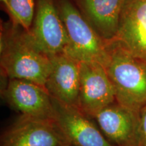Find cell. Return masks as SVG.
Segmentation results:
<instances>
[{
  "mask_svg": "<svg viewBox=\"0 0 146 146\" xmlns=\"http://www.w3.org/2000/svg\"><path fill=\"white\" fill-rule=\"evenodd\" d=\"M0 66L1 76L25 80L45 87L52 64L49 56L29 41L26 31L10 21L1 25Z\"/></svg>",
  "mask_w": 146,
  "mask_h": 146,
  "instance_id": "obj_1",
  "label": "cell"
},
{
  "mask_svg": "<svg viewBox=\"0 0 146 146\" xmlns=\"http://www.w3.org/2000/svg\"><path fill=\"white\" fill-rule=\"evenodd\" d=\"M104 65L114 86L118 103L139 112L146 105V60L133 56L117 41L107 42Z\"/></svg>",
  "mask_w": 146,
  "mask_h": 146,
  "instance_id": "obj_2",
  "label": "cell"
},
{
  "mask_svg": "<svg viewBox=\"0 0 146 146\" xmlns=\"http://www.w3.org/2000/svg\"><path fill=\"white\" fill-rule=\"evenodd\" d=\"M55 1L68 38L64 54L78 62H96L104 65L108 58L107 42L96 33L72 0Z\"/></svg>",
  "mask_w": 146,
  "mask_h": 146,
  "instance_id": "obj_3",
  "label": "cell"
},
{
  "mask_svg": "<svg viewBox=\"0 0 146 146\" xmlns=\"http://www.w3.org/2000/svg\"><path fill=\"white\" fill-rule=\"evenodd\" d=\"M29 41L49 57L64 54L68 38L55 0H36L32 26L26 31Z\"/></svg>",
  "mask_w": 146,
  "mask_h": 146,
  "instance_id": "obj_4",
  "label": "cell"
},
{
  "mask_svg": "<svg viewBox=\"0 0 146 146\" xmlns=\"http://www.w3.org/2000/svg\"><path fill=\"white\" fill-rule=\"evenodd\" d=\"M68 145L55 120L21 114L3 131L0 139V146Z\"/></svg>",
  "mask_w": 146,
  "mask_h": 146,
  "instance_id": "obj_5",
  "label": "cell"
},
{
  "mask_svg": "<svg viewBox=\"0 0 146 146\" xmlns=\"http://www.w3.org/2000/svg\"><path fill=\"white\" fill-rule=\"evenodd\" d=\"M79 76L78 109L89 118L116 102L114 86L101 64L80 62Z\"/></svg>",
  "mask_w": 146,
  "mask_h": 146,
  "instance_id": "obj_6",
  "label": "cell"
},
{
  "mask_svg": "<svg viewBox=\"0 0 146 146\" xmlns=\"http://www.w3.org/2000/svg\"><path fill=\"white\" fill-rule=\"evenodd\" d=\"M5 78L1 97L12 109L21 115L54 120L52 97L45 87L25 80Z\"/></svg>",
  "mask_w": 146,
  "mask_h": 146,
  "instance_id": "obj_7",
  "label": "cell"
},
{
  "mask_svg": "<svg viewBox=\"0 0 146 146\" xmlns=\"http://www.w3.org/2000/svg\"><path fill=\"white\" fill-rule=\"evenodd\" d=\"M52 99L55 121L71 146H114L94 120L78 108Z\"/></svg>",
  "mask_w": 146,
  "mask_h": 146,
  "instance_id": "obj_8",
  "label": "cell"
},
{
  "mask_svg": "<svg viewBox=\"0 0 146 146\" xmlns=\"http://www.w3.org/2000/svg\"><path fill=\"white\" fill-rule=\"evenodd\" d=\"M92 119L114 146H138L139 112L115 102L98 112Z\"/></svg>",
  "mask_w": 146,
  "mask_h": 146,
  "instance_id": "obj_9",
  "label": "cell"
},
{
  "mask_svg": "<svg viewBox=\"0 0 146 146\" xmlns=\"http://www.w3.org/2000/svg\"><path fill=\"white\" fill-rule=\"evenodd\" d=\"M50 58L52 66L45 89L52 98L78 108L79 62L65 54Z\"/></svg>",
  "mask_w": 146,
  "mask_h": 146,
  "instance_id": "obj_10",
  "label": "cell"
},
{
  "mask_svg": "<svg viewBox=\"0 0 146 146\" xmlns=\"http://www.w3.org/2000/svg\"><path fill=\"white\" fill-rule=\"evenodd\" d=\"M114 40L133 56L146 60V0H126Z\"/></svg>",
  "mask_w": 146,
  "mask_h": 146,
  "instance_id": "obj_11",
  "label": "cell"
},
{
  "mask_svg": "<svg viewBox=\"0 0 146 146\" xmlns=\"http://www.w3.org/2000/svg\"><path fill=\"white\" fill-rule=\"evenodd\" d=\"M90 26L104 41L114 40L126 0H72Z\"/></svg>",
  "mask_w": 146,
  "mask_h": 146,
  "instance_id": "obj_12",
  "label": "cell"
},
{
  "mask_svg": "<svg viewBox=\"0 0 146 146\" xmlns=\"http://www.w3.org/2000/svg\"><path fill=\"white\" fill-rule=\"evenodd\" d=\"M35 6L36 0H7L4 9L11 21L28 31L33 22Z\"/></svg>",
  "mask_w": 146,
  "mask_h": 146,
  "instance_id": "obj_13",
  "label": "cell"
},
{
  "mask_svg": "<svg viewBox=\"0 0 146 146\" xmlns=\"http://www.w3.org/2000/svg\"><path fill=\"white\" fill-rule=\"evenodd\" d=\"M138 146H146V105L139 112Z\"/></svg>",
  "mask_w": 146,
  "mask_h": 146,
  "instance_id": "obj_14",
  "label": "cell"
},
{
  "mask_svg": "<svg viewBox=\"0 0 146 146\" xmlns=\"http://www.w3.org/2000/svg\"><path fill=\"white\" fill-rule=\"evenodd\" d=\"M1 2L3 5V8H5V5H6V3H7V0H1Z\"/></svg>",
  "mask_w": 146,
  "mask_h": 146,
  "instance_id": "obj_15",
  "label": "cell"
},
{
  "mask_svg": "<svg viewBox=\"0 0 146 146\" xmlns=\"http://www.w3.org/2000/svg\"><path fill=\"white\" fill-rule=\"evenodd\" d=\"M67 146H71V145H67Z\"/></svg>",
  "mask_w": 146,
  "mask_h": 146,
  "instance_id": "obj_16",
  "label": "cell"
}]
</instances>
